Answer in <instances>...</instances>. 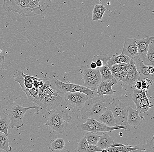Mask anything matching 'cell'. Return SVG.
<instances>
[{"instance_id":"d590c367","label":"cell","mask_w":154,"mask_h":152,"mask_svg":"<svg viewBox=\"0 0 154 152\" xmlns=\"http://www.w3.org/2000/svg\"><path fill=\"white\" fill-rule=\"evenodd\" d=\"M128 64V63H117L112 65L110 67H109V68L110 69L112 73H113L120 71L122 69V67L127 65Z\"/></svg>"},{"instance_id":"8d00e7d4","label":"cell","mask_w":154,"mask_h":152,"mask_svg":"<svg viewBox=\"0 0 154 152\" xmlns=\"http://www.w3.org/2000/svg\"><path fill=\"white\" fill-rule=\"evenodd\" d=\"M136 69L135 66V62L133 60L131 59L129 63H128L126 65V71L127 73H131L134 71L135 69Z\"/></svg>"},{"instance_id":"9a60e30c","label":"cell","mask_w":154,"mask_h":152,"mask_svg":"<svg viewBox=\"0 0 154 152\" xmlns=\"http://www.w3.org/2000/svg\"><path fill=\"white\" fill-rule=\"evenodd\" d=\"M135 62L136 68L139 73L138 80L141 81L146 79H148L154 81V75L149 74L148 72L149 66L144 64L142 60L140 58L135 60Z\"/></svg>"},{"instance_id":"ab89813d","label":"cell","mask_w":154,"mask_h":152,"mask_svg":"<svg viewBox=\"0 0 154 152\" xmlns=\"http://www.w3.org/2000/svg\"><path fill=\"white\" fill-rule=\"evenodd\" d=\"M106 8L103 5L97 4L94 7L92 12L93 13L96 12H101V11H106Z\"/></svg>"},{"instance_id":"4fadbf2b","label":"cell","mask_w":154,"mask_h":152,"mask_svg":"<svg viewBox=\"0 0 154 152\" xmlns=\"http://www.w3.org/2000/svg\"><path fill=\"white\" fill-rule=\"evenodd\" d=\"M128 124L131 126L136 129H138L141 123L144 121V118L142 116H140L139 113L134 109L130 107H128Z\"/></svg>"},{"instance_id":"7bdbcfd3","label":"cell","mask_w":154,"mask_h":152,"mask_svg":"<svg viewBox=\"0 0 154 152\" xmlns=\"http://www.w3.org/2000/svg\"><path fill=\"white\" fill-rule=\"evenodd\" d=\"M5 57L3 55H0V72L3 70L4 65Z\"/></svg>"},{"instance_id":"b9f144b4","label":"cell","mask_w":154,"mask_h":152,"mask_svg":"<svg viewBox=\"0 0 154 152\" xmlns=\"http://www.w3.org/2000/svg\"><path fill=\"white\" fill-rule=\"evenodd\" d=\"M141 82H142V83H141V89L147 90L149 89L150 86L147 82L143 80H141Z\"/></svg>"},{"instance_id":"bcb514c9","label":"cell","mask_w":154,"mask_h":152,"mask_svg":"<svg viewBox=\"0 0 154 152\" xmlns=\"http://www.w3.org/2000/svg\"><path fill=\"white\" fill-rule=\"evenodd\" d=\"M90 68L92 69H97L96 63L94 62V61H92V62H91V64H90Z\"/></svg>"},{"instance_id":"9c48e42d","label":"cell","mask_w":154,"mask_h":152,"mask_svg":"<svg viewBox=\"0 0 154 152\" xmlns=\"http://www.w3.org/2000/svg\"><path fill=\"white\" fill-rule=\"evenodd\" d=\"M89 97L80 92H67L64 94L63 99L67 104L72 107L81 109Z\"/></svg>"},{"instance_id":"484cf974","label":"cell","mask_w":154,"mask_h":152,"mask_svg":"<svg viewBox=\"0 0 154 152\" xmlns=\"http://www.w3.org/2000/svg\"><path fill=\"white\" fill-rule=\"evenodd\" d=\"M110 58V57L107 54H101L94 56L92 58V61L96 63L97 69H99L106 65Z\"/></svg>"},{"instance_id":"ffe728a7","label":"cell","mask_w":154,"mask_h":152,"mask_svg":"<svg viewBox=\"0 0 154 152\" xmlns=\"http://www.w3.org/2000/svg\"><path fill=\"white\" fill-rule=\"evenodd\" d=\"M143 63L147 66H154V40L149 44L148 51L145 58L143 61Z\"/></svg>"},{"instance_id":"e575fe53","label":"cell","mask_w":154,"mask_h":152,"mask_svg":"<svg viewBox=\"0 0 154 152\" xmlns=\"http://www.w3.org/2000/svg\"><path fill=\"white\" fill-rule=\"evenodd\" d=\"M147 90L142 89H135L134 90L133 96L137 97L141 100L147 96Z\"/></svg>"},{"instance_id":"277c9868","label":"cell","mask_w":154,"mask_h":152,"mask_svg":"<svg viewBox=\"0 0 154 152\" xmlns=\"http://www.w3.org/2000/svg\"><path fill=\"white\" fill-rule=\"evenodd\" d=\"M108 109L110 110L115 118L116 126H124L127 131L131 130V126L128 124V107L118 98L111 97Z\"/></svg>"},{"instance_id":"cb8c5ba5","label":"cell","mask_w":154,"mask_h":152,"mask_svg":"<svg viewBox=\"0 0 154 152\" xmlns=\"http://www.w3.org/2000/svg\"><path fill=\"white\" fill-rule=\"evenodd\" d=\"M80 72L83 76L84 80L93 77L100 74L99 69H92L88 66H82Z\"/></svg>"},{"instance_id":"6da1fadb","label":"cell","mask_w":154,"mask_h":152,"mask_svg":"<svg viewBox=\"0 0 154 152\" xmlns=\"http://www.w3.org/2000/svg\"><path fill=\"white\" fill-rule=\"evenodd\" d=\"M3 8L5 11H13L23 16L42 15L45 10L43 5L32 0H4Z\"/></svg>"},{"instance_id":"ba28073f","label":"cell","mask_w":154,"mask_h":152,"mask_svg":"<svg viewBox=\"0 0 154 152\" xmlns=\"http://www.w3.org/2000/svg\"><path fill=\"white\" fill-rule=\"evenodd\" d=\"M63 100V98L61 96L44 94L39 90L38 99L35 104L46 110H52L57 107Z\"/></svg>"},{"instance_id":"5bb4252c","label":"cell","mask_w":154,"mask_h":152,"mask_svg":"<svg viewBox=\"0 0 154 152\" xmlns=\"http://www.w3.org/2000/svg\"><path fill=\"white\" fill-rule=\"evenodd\" d=\"M116 83L117 81L116 79L111 82L102 81L98 85L96 94L99 96H103L105 95L112 96L116 91L113 90L112 87Z\"/></svg>"},{"instance_id":"1f68e13d","label":"cell","mask_w":154,"mask_h":152,"mask_svg":"<svg viewBox=\"0 0 154 152\" xmlns=\"http://www.w3.org/2000/svg\"><path fill=\"white\" fill-rule=\"evenodd\" d=\"M132 101L134 103L136 107L137 111L139 113H146L148 111V110L144 108L142 105V101L141 99L133 96Z\"/></svg>"},{"instance_id":"5b68a950","label":"cell","mask_w":154,"mask_h":152,"mask_svg":"<svg viewBox=\"0 0 154 152\" xmlns=\"http://www.w3.org/2000/svg\"><path fill=\"white\" fill-rule=\"evenodd\" d=\"M50 82L52 87L59 94H65L67 92H80L85 93L89 98H91L93 96L95 92V91L91 90L85 86L69 82L65 83L55 78L51 79Z\"/></svg>"},{"instance_id":"74e56055","label":"cell","mask_w":154,"mask_h":152,"mask_svg":"<svg viewBox=\"0 0 154 152\" xmlns=\"http://www.w3.org/2000/svg\"><path fill=\"white\" fill-rule=\"evenodd\" d=\"M102 149L97 145H89L85 150V152H102Z\"/></svg>"},{"instance_id":"7402d4cb","label":"cell","mask_w":154,"mask_h":152,"mask_svg":"<svg viewBox=\"0 0 154 152\" xmlns=\"http://www.w3.org/2000/svg\"><path fill=\"white\" fill-rule=\"evenodd\" d=\"M10 128L11 124L8 115L6 113H2L0 118V132L8 136V129Z\"/></svg>"},{"instance_id":"8992f818","label":"cell","mask_w":154,"mask_h":152,"mask_svg":"<svg viewBox=\"0 0 154 152\" xmlns=\"http://www.w3.org/2000/svg\"><path fill=\"white\" fill-rule=\"evenodd\" d=\"M35 109H39V107L36 106L23 107L18 104L11 106L8 110L7 114L10 122L11 128H20L24 126L23 118L25 113L29 110Z\"/></svg>"},{"instance_id":"30bf717a","label":"cell","mask_w":154,"mask_h":152,"mask_svg":"<svg viewBox=\"0 0 154 152\" xmlns=\"http://www.w3.org/2000/svg\"><path fill=\"white\" fill-rule=\"evenodd\" d=\"M135 39V38L125 39L122 52L134 61L140 58Z\"/></svg>"},{"instance_id":"2e32d148","label":"cell","mask_w":154,"mask_h":152,"mask_svg":"<svg viewBox=\"0 0 154 152\" xmlns=\"http://www.w3.org/2000/svg\"><path fill=\"white\" fill-rule=\"evenodd\" d=\"M96 120L100 123L106 125L108 126L113 127L116 126L115 119L113 113L109 109H107L102 114H100Z\"/></svg>"},{"instance_id":"44dd1931","label":"cell","mask_w":154,"mask_h":152,"mask_svg":"<svg viewBox=\"0 0 154 152\" xmlns=\"http://www.w3.org/2000/svg\"><path fill=\"white\" fill-rule=\"evenodd\" d=\"M131 58L127 56L126 55L124 54L123 53L119 55H113L112 57H110L109 60L107 61L106 65L108 67H110L113 64H117V63H129Z\"/></svg>"},{"instance_id":"f6af8a7d","label":"cell","mask_w":154,"mask_h":152,"mask_svg":"<svg viewBox=\"0 0 154 152\" xmlns=\"http://www.w3.org/2000/svg\"><path fill=\"white\" fill-rule=\"evenodd\" d=\"M148 72L149 74L154 75V67L152 66H149L148 67Z\"/></svg>"},{"instance_id":"603a6c76","label":"cell","mask_w":154,"mask_h":152,"mask_svg":"<svg viewBox=\"0 0 154 152\" xmlns=\"http://www.w3.org/2000/svg\"><path fill=\"white\" fill-rule=\"evenodd\" d=\"M98 69L100 73L102 81L111 82L116 80L112 76L110 69L106 65H104L103 67Z\"/></svg>"},{"instance_id":"ac0fdd59","label":"cell","mask_w":154,"mask_h":152,"mask_svg":"<svg viewBox=\"0 0 154 152\" xmlns=\"http://www.w3.org/2000/svg\"><path fill=\"white\" fill-rule=\"evenodd\" d=\"M85 86L93 91L97 90L98 85L102 81L100 73L95 76L84 80Z\"/></svg>"},{"instance_id":"d6986e66","label":"cell","mask_w":154,"mask_h":152,"mask_svg":"<svg viewBox=\"0 0 154 152\" xmlns=\"http://www.w3.org/2000/svg\"><path fill=\"white\" fill-rule=\"evenodd\" d=\"M154 135L151 140L139 142L136 146L137 152H154Z\"/></svg>"},{"instance_id":"f35d334b","label":"cell","mask_w":154,"mask_h":152,"mask_svg":"<svg viewBox=\"0 0 154 152\" xmlns=\"http://www.w3.org/2000/svg\"><path fill=\"white\" fill-rule=\"evenodd\" d=\"M105 12V11H101V12L93 13L92 16V20L95 21L102 20Z\"/></svg>"},{"instance_id":"4316f807","label":"cell","mask_w":154,"mask_h":152,"mask_svg":"<svg viewBox=\"0 0 154 152\" xmlns=\"http://www.w3.org/2000/svg\"><path fill=\"white\" fill-rule=\"evenodd\" d=\"M65 143L62 138H59L54 140H52L50 142L49 149L52 151L55 150H60L65 147Z\"/></svg>"},{"instance_id":"ee69618b","label":"cell","mask_w":154,"mask_h":152,"mask_svg":"<svg viewBox=\"0 0 154 152\" xmlns=\"http://www.w3.org/2000/svg\"><path fill=\"white\" fill-rule=\"evenodd\" d=\"M141 81L138 80L135 84V87L137 89H141Z\"/></svg>"},{"instance_id":"e0dca14e","label":"cell","mask_w":154,"mask_h":152,"mask_svg":"<svg viewBox=\"0 0 154 152\" xmlns=\"http://www.w3.org/2000/svg\"><path fill=\"white\" fill-rule=\"evenodd\" d=\"M114 140L107 133H104L102 135H100L97 146L100 147L102 150L110 147L114 144Z\"/></svg>"},{"instance_id":"7c38bea8","label":"cell","mask_w":154,"mask_h":152,"mask_svg":"<svg viewBox=\"0 0 154 152\" xmlns=\"http://www.w3.org/2000/svg\"><path fill=\"white\" fill-rule=\"evenodd\" d=\"M153 36H147L140 39H136V43L140 59L143 61L148 51L149 44L154 39Z\"/></svg>"},{"instance_id":"52a82bcc","label":"cell","mask_w":154,"mask_h":152,"mask_svg":"<svg viewBox=\"0 0 154 152\" xmlns=\"http://www.w3.org/2000/svg\"><path fill=\"white\" fill-rule=\"evenodd\" d=\"M86 123L78 126L81 131H89L93 132H111L112 131L117 129L125 130L127 131V129L124 126H118L113 127H109L106 125L100 123L94 118L87 119Z\"/></svg>"},{"instance_id":"3957f363","label":"cell","mask_w":154,"mask_h":152,"mask_svg":"<svg viewBox=\"0 0 154 152\" xmlns=\"http://www.w3.org/2000/svg\"><path fill=\"white\" fill-rule=\"evenodd\" d=\"M72 119V116L65 110L57 109L50 114L45 125L49 126L56 132L62 134L67 129Z\"/></svg>"},{"instance_id":"7a4b0ae2","label":"cell","mask_w":154,"mask_h":152,"mask_svg":"<svg viewBox=\"0 0 154 152\" xmlns=\"http://www.w3.org/2000/svg\"><path fill=\"white\" fill-rule=\"evenodd\" d=\"M111 96H95L89 98L81 109L80 117L83 119L97 117L108 109Z\"/></svg>"},{"instance_id":"836d02e7","label":"cell","mask_w":154,"mask_h":152,"mask_svg":"<svg viewBox=\"0 0 154 152\" xmlns=\"http://www.w3.org/2000/svg\"><path fill=\"white\" fill-rule=\"evenodd\" d=\"M89 144L87 141L85 136H83L78 142L77 151L80 152H85V150L88 147Z\"/></svg>"},{"instance_id":"8fae6325","label":"cell","mask_w":154,"mask_h":152,"mask_svg":"<svg viewBox=\"0 0 154 152\" xmlns=\"http://www.w3.org/2000/svg\"><path fill=\"white\" fill-rule=\"evenodd\" d=\"M14 78V80L19 84L24 92L33 87V82L35 79L34 77L25 75L23 71L15 73Z\"/></svg>"},{"instance_id":"d6a6232c","label":"cell","mask_w":154,"mask_h":152,"mask_svg":"<svg viewBox=\"0 0 154 152\" xmlns=\"http://www.w3.org/2000/svg\"><path fill=\"white\" fill-rule=\"evenodd\" d=\"M126 65L122 67V69L120 71L116 72L115 73H113L112 74V76L116 80L121 81H124L125 77L127 75V72L126 71Z\"/></svg>"},{"instance_id":"d4e9b609","label":"cell","mask_w":154,"mask_h":152,"mask_svg":"<svg viewBox=\"0 0 154 152\" xmlns=\"http://www.w3.org/2000/svg\"><path fill=\"white\" fill-rule=\"evenodd\" d=\"M38 89L44 94L56 96H60V95L52 87L50 81L47 79H45L44 84L38 88Z\"/></svg>"},{"instance_id":"f1b7e54d","label":"cell","mask_w":154,"mask_h":152,"mask_svg":"<svg viewBox=\"0 0 154 152\" xmlns=\"http://www.w3.org/2000/svg\"><path fill=\"white\" fill-rule=\"evenodd\" d=\"M25 93L27 97L28 100L30 102L36 103L38 98L39 89L38 88L33 87L30 89L25 91Z\"/></svg>"},{"instance_id":"4dcf8cb0","label":"cell","mask_w":154,"mask_h":152,"mask_svg":"<svg viewBox=\"0 0 154 152\" xmlns=\"http://www.w3.org/2000/svg\"><path fill=\"white\" fill-rule=\"evenodd\" d=\"M85 136L89 145H97L100 137V135L96 133L89 131H87Z\"/></svg>"},{"instance_id":"60d3db41","label":"cell","mask_w":154,"mask_h":152,"mask_svg":"<svg viewBox=\"0 0 154 152\" xmlns=\"http://www.w3.org/2000/svg\"><path fill=\"white\" fill-rule=\"evenodd\" d=\"M141 101H142V105H143V106L144 107V108L148 110H149V108H151L153 106V105H150L149 99L147 98V96H146L144 99H142Z\"/></svg>"},{"instance_id":"83f0119b","label":"cell","mask_w":154,"mask_h":152,"mask_svg":"<svg viewBox=\"0 0 154 152\" xmlns=\"http://www.w3.org/2000/svg\"><path fill=\"white\" fill-rule=\"evenodd\" d=\"M9 140L4 133L0 132V150L6 152L11 151L12 147L9 145Z\"/></svg>"},{"instance_id":"7dc6e473","label":"cell","mask_w":154,"mask_h":152,"mask_svg":"<svg viewBox=\"0 0 154 152\" xmlns=\"http://www.w3.org/2000/svg\"><path fill=\"white\" fill-rule=\"evenodd\" d=\"M2 52V51H1V50H0V52ZM0 55H1V54H0Z\"/></svg>"},{"instance_id":"f546056e","label":"cell","mask_w":154,"mask_h":152,"mask_svg":"<svg viewBox=\"0 0 154 152\" xmlns=\"http://www.w3.org/2000/svg\"><path fill=\"white\" fill-rule=\"evenodd\" d=\"M139 78V73L135 69L133 72L127 73L123 82H125L126 84L131 85L136 80H138Z\"/></svg>"}]
</instances>
